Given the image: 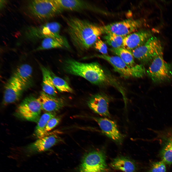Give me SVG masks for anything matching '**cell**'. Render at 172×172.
<instances>
[{
    "label": "cell",
    "instance_id": "2",
    "mask_svg": "<svg viewBox=\"0 0 172 172\" xmlns=\"http://www.w3.org/2000/svg\"><path fill=\"white\" fill-rule=\"evenodd\" d=\"M65 65L68 73L83 77L93 84L99 85L109 82L107 75L97 63H85L71 59L66 61Z\"/></svg>",
    "mask_w": 172,
    "mask_h": 172
},
{
    "label": "cell",
    "instance_id": "4",
    "mask_svg": "<svg viewBox=\"0 0 172 172\" xmlns=\"http://www.w3.org/2000/svg\"><path fill=\"white\" fill-rule=\"evenodd\" d=\"M61 26L59 23L52 22L36 26L29 27L25 33L26 37L30 40L35 41L47 38H55L66 47L69 44L65 38L60 34Z\"/></svg>",
    "mask_w": 172,
    "mask_h": 172
},
{
    "label": "cell",
    "instance_id": "1",
    "mask_svg": "<svg viewBox=\"0 0 172 172\" xmlns=\"http://www.w3.org/2000/svg\"><path fill=\"white\" fill-rule=\"evenodd\" d=\"M67 30L73 44L82 50L90 48L103 34L102 26L89 21L70 16L65 17Z\"/></svg>",
    "mask_w": 172,
    "mask_h": 172
},
{
    "label": "cell",
    "instance_id": "8",
    "mask_svg": "<svg viewBox=\"0 0 172 172\" xmlns=\"http://www.w3.org/2000/svg\"><path fill=\"white\" fill-rule=\"evenodd\" d=\"M163 56L156 58L146 70L148 76L155 83H161L172 78V66L165 61Z\"/></svg>",
    "mask_w": 172,
    "mask_h": 172
},
{
    "label": "cell",
    "instance_id": "12",
    "mask_svg": "<svg viewBox=\"0 0 172 172\" xmlns=\"http://www.w3.org/2000/svg\"><path fill=\"white\" fill-rule=\"evenodd\" d=\"M91 118L97 123L103 134L117 143H122L124 136L114 121L106 117H92Z\"/></svg>",
    "mask_w": 172,
    "mask_h": 172
},
{
    "label": "cell",
    "instance_id": "9",
    "mask_svg": "<svg viewBox=\"0 0 172 172\" xmlns=\"http://www.w3.org/2000/svg\"><path fill=\"white\" fill-rule=\"evenodd\" d=\"M145 23L144 19H128L102 26L103 33H112L125 37L136 31Z\"/></svg>",
    "mask_w": 172,
    "mask_h": 172
},
{
    "label": "cell",
    "instance_id": "18",
    "mask_svg": "<svg viewBox=\"0 0 172 172\" xmlns=\"http://www.w3.org/2000/svg\"><path fill=\"white\" fill-rule=\"evenodd\" d=\"M32 68L29 65L23 64L17 68L13 75L19 81L25 90L32 84Z\"/></svg>",
    "mask_w": 172,
    "mask_h": 172
},
{
    "label": "cell",
    "instance_id": "15",
    "mask_svg": "<svg viewBox=\"0 0 172 172\" xmlns=\"http://www.w3.org/2000/svg\"><path fill=\"white\" fill-rule=\"evenodd\" d=\"M110 99L106 94H97L92 96L88 101L87 104L95 113L101 116L110 118L109 105Z\"/></svg>",
    "mask_w": 172,
    "mask_h": 172
},
{
    "label": "cell",
    "instance_id": "19",
    "mask_svg": "<svg viewBox=\"0 0 172 172\" xmlns=\"http://www.w3.org/2000/svg\"><path fill=\"white\" fill-rule=\"evenodd\" d=\"M113 169L124 172H136V163L131 159L125 156H120L114 159L111 163Z\"/></svg>",
    "mask_w": 172,
    "mask_h": 172
},
{
    "label": "cell",
    "instance_id": "30",
    "mask_svg": "<svg viewBox=\"0 0 172 172\" xmlns=\"http://www.w3.org/2000/svg\"><path fill=\"white\" fill-rule=\"evenodd\" d=\"M6 0H0V8H2L4 6V5L6 4Z\"/></svg>",
    "mask_w": 172,
    "mask_h": 172
},
{
    "label": "cell",
    "instance_id": "22",
    "mask_svg": "<svg viewBox=\"0 0 172 172\" xmlns=\"http://www.w3.org/2000/svg\"><path fill=\"white\" fill-rule=\"evenodd\" d=\"M110 50L129 66H133L136 64L135 62L132 51L123 47L112 48Z\"/></svg>",
    "mask_w": 172,
    "mask_h": 172
},
{
    "label": "cell",
    "instance_id": "5",
    "mask_svg": "<svg viewBox=\"0 0 172 172\" xmlns=\"http://www.w3.org/2000/svg\"><path fill=\"white\" fill-rule=\"evenodd\" d=\"M163 48L161 40L154 36L144 43L132 51L134 57L142 63H150L156 57L163 55Z\"/></svg>",
    "mask_w": 172,
    "mask_h": 172
},
{
    "label": "cell",
    "instance_id": "26",
    "mask_svg": "<svg viewBox=\"0 0 172 172\" xmlns=\"http://www.w3.org/2000/svg\"><path fill=\"white\" fill-rule=\"evenodd\" d=\"M162 161L168 164H172V137L168 141L161 151Z\"/></svg>",
    "mask_w": 172,
    "mask_h": 172
},
{
    "label": "cell",
    "instance_id": "23",
    "mask_svg": "<svg viewBox=\"0 0 172 172\" xmlns=\"http://www.w3.org/2000/svg\"><path fill=\"white\" fill-rule=\"evenodd\" d=\"M64 47H66L64 45L57 39L53 38H47L43 39L40 45L36 50H44Z\"/></svg>",
    "mask_w": 172,
    "mask_h": 172
},
{
    "label": "cell",
    "instance_id": "24",
    "mask_svg": "<svg viewBox=\"0 0 172 172\" xmlns=\"http://www.w3.org/2000/svg\"><path fill=\"white\" fill-rule=\"evenodd\" d=\"M50 71L54 84L56 89L61 92L71 93L73 92L72 89L66 81Z\"/></svg>",
    "mask_w": 172,
    "mask_h": 172
},
{
    "label": "cell",
    "instance_id": "16",
    "mask_svg": "<svg viewBox=\"0 0 172 172\" xmlns=\"http://www.w3.org/2000/svg\"><path fill=\"white\" fill-rule=\"evenodd\" d=\"M42 109L47 112H56L62 108L64 104L61 99L41 92L38 98Z\"/></svg>",
    "mask_w": 172,
    "mask_h": 172
},
{
    "label": "cell",
    "instance_id": "10",
    "mask_svg": "<svg viewBox=\"0 0 172 172\" xmlns=\"http://www.w3.org/2000/svg\"><path fill=\"white\" fill-rule=\"evenodd\" d=\"M42 110L38 98L30 96L25 98L18 106L16 114L22 118L38 122L41 116Z\"/></svg>",
    "mask_w": 172,
    "mask_h": 172
},
{
    "label": "cell",
    "instance_id": "20",
    "mask_svg": "<svg viewBox=\"0 0 172 172\" xmlns=\"http://www.w3.org/2000/svg\"><path fill=\"white\" fill-rule=\"evenodd\" d=\"M40 67L43 75L42 86L43 91L48 95L55 97L57 93L50 71L43 66H41Z\"/></svg>",
    "mask_w": 172,
    "mask_h": 172
},
{
    "label": "cell",
    "instance_id": "21",
    "mask_svg": "<svg viewBox=\"0 0 172 172\" xmlns=\"http://www.w3.org/2000/svg\"><path fill=\"white\" fill-rule=\"evenodd\" d=\"M56 112H47L42 115L38 121L35 128L34 135L38 139L45 136L44 130L48 121L56 116Z\"/></svg>",
    "mask_w": 172,
    "mask_h": 172
},
{
    "label": "cell",
    "instance_id": "27",
    "mask_svg": "<svg viewBox=\"0 0 172 172\" xmlns=\"http://www.w3.org/2000/svg\"><path fill=\"white\" fill-rule=\"evenodd\" d=\"M61 116H55L51 119L48 121L44 130L45 136L51 134L49 132L59 124L61 120Z\"/></svg>",
    "mask_w": 172,
    "mask_h": 172
},
{
    "label": "cell",
    "instance_id": "7",
    "mask_svg": "<svg viewBox=\"0 0 172 172\" xmlns=\"http://www.w3.org/2000/svg\"><path fill=\"white\" fill-rule=\"evenodd\" d=\"M104 153L94 150L84 155L78 167L77 172H109Z\"/></svg>",
    "mask_w": 172,
    "mask_h": 172
},
{
    "label": "cell",
    "instance_id": "6",
    "mask_svg": "<svg viewBox=\"0 0 172 172\" xmlns=\"http://www.w3.org/2000/svg\"><path fill=\"white\" fill-rule=\"evenodd\" d=\"M95 56L108 62L113 67L114 71L124 78H141L146 74L145 69L142 64H136L134 66H130L117 56L101 54H97Z\"/></svg>",
    "mask_w": 172,
    "mask_h": 172
},
{
    "label": "cell",
    "instance_id": "11",
    "mask_svg": "<svg viewBox=\"0 0 172 172\" xmlns=\"http://www.w3.org/2000/svg\"><path fill=\"white\" fill-rule=\"evenodd\" d=\"M64 142L57 135L51 133L47 136L38 139L26 147L25 151L30 155L46 151L55 145Z\"/></svg>",
    "mask_w": 172,
    "mask_h": 172
},
{
    "label": "cell",
    "instance_id": "13",
    "mask_svg": "<svg viewBox=\"0 0 172 172\" xmlns=\"http://www.w3.org/2000/svg\"><path fill=\"white\" fill-rule=\"evenodd\" d=\"M25 90L19 81L12 76L5 86L3 102L4 105L14 103L20 98Z\"/></svg>",
    "mask_w": 172,
    "mask_h": 172
},
{
    "label": "cell",
    "instance_id": "17",
    "mask_svg": "<svg viewBox=\"0 0 172 172\" xmlns=\"http://www.w3.org/2000/svg\"><path fill=\"white\" fill-rule=\"evenodd\" d=\"M64 11H80L84 10L94 11V7L90 3L86 1L75 0H56Z\"/></svg>",
    "mask_w": 172,
    "mask_h": 172
},
{
    "label": "cell",
    "instance_id": "3",
    "mask_svg": "<svg viewBox=\"0 0 172 172\" xmlns=\"http://www.w3.org/2000/svg\"><path fill=\"white\" fill-rule=\"evenodd\" d=\"M26 8L30 16L40 21L53 17L63 11L56 0H31L28 3Z\"/></svg>",
    "mask_w": 172,
    "mask_h": 172
},
{
    "label": "cell",
    "instance_id": "28",
    "mask_svg": "<svg viewBox=\"0 0 172 172\" xmlns=\"http://www.w3.org/2000/svg\"><path fill=\"white\" fill-rule=\"evenodd\" d=\"M165 163L162 161L153 163L149 172H166Z\"/></svg>",
    "mask_w": 172,
    "mask_h": 172
},
{
    "label": "cell",
    "instance_id": "29",
    "mask_svg": "<svg viewBox=\"0 0 172 172\" xmlns=\"http://www.w3.org/2000/svg\"><path fill=\"white\" fill-rule=\"evenodd\" d=\"M95 48L102 54L107 55L108 48L105 43L100 39H98L94 44Z\"/></svg>",
    "mask_w": 172,
    "mask_h": 172
},
{
    "label": "cell",
    "instance_id": "25",
    "mask_svg": "<svg viewBox=\"0 0 172 172\" xmlns=\"http://www.w3.org/2000/svg\"><path fill=\"white\" fill-rule=\"evenodd\" d=\"M125 37L114 34H106L103 38L106 43L113 48L122 47L123 40Z\"/></svg>",
    "mask_w": 172,
    "mask_h": 172
},
{
    "label": "cell",
    "instance_id": "14",
    "mask_svg": "<svg viewBox=\"0 0 172 172\" xmlns=\"http://www.w3.org/2000/svg\"><path fill=\"white\" fill-rule=\"evenodd\" d=\"M153 30H141L132 33L124 38L122 47L132 51L144 43L153 36Z\"/></svg>",
    "mask_w": 172,
    "mask_h": 172
}]
</instances>
